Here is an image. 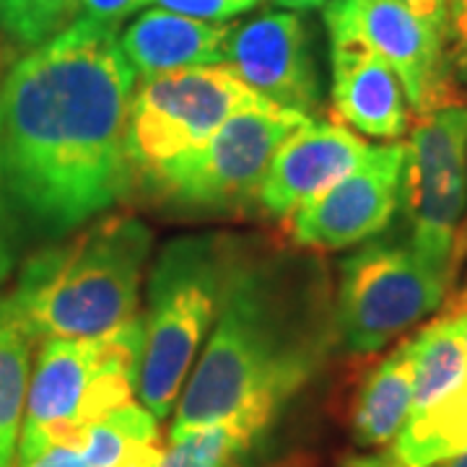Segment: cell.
Listing matches in <instances>:
<instances>
[{
    "label": "cell",
    "mask_w": 467,
    "mask_h": 467,
    "mask_svg": "<svg viewBox=\"0 0 467 467\" xmlns=\"http://www.w3.org/2000/svg\"><path fill=\"white\" fill-rule=\"evenodd\" d=\"M273 3L281 8H288V11H312V8L327 5L330 0H273Z\"/></svg>",
    "instance_id": "f546056e"
},
{
    "label": "cell",
    "mask_w": 467,
    "mask_h": 467,
    "mask_svg": "<svg viewBox=\"0 0 467 467\" xmlns=\"http://www.w3.org/2000/svg\"><path fill=\"white\" fill-rule=\"evenodd\" d=\"M389 451L402 467H429L467 451V379L447 400L408 418Z\"/></svg>",
    "instance_id": "d6986e66"
},
{
    "label": "cell",
    "mask_w": 467,
    "mask_h": 467,
    "mask_svg": "<svg viewBox=\"0 0 467 467\" xmlns=\"http://www.w3.org/2000/svg\"><path fill=\"white\" fill-rule=\"evenodd\" d=\"M333 115L353 133L395 140L410 128V101L398 73L379 55L350 42H330Z\"/></svg>",
    "instance_id": "5bb4252c"
},
{
    "label": "cell",
    "mask_w": 467,
    "mask_h": 467,
    "mask_svg": "<svg viewBox=\"0 0 467 467\" xmlns=\"http://www.w3.org/2000/svg\"><path fill=\"white\" fill-rule=\"evenodd\" d=\"M143 315L101 337L42 340L26 395L16 465L60 441H81L99 418L133 402Z\"/></svg>",
    "instance_id": "5b68a950"
},
{
    "label": "cell",
    "mask_w": 467,
    "mask_h": 467,
    "mask_svg": "<svg viewBox=\"0 0 467 467\" xmlns=\"http://www.w3.org/2000/svg\"><path fill=\"white\" fill-rule=\"evenodd\" d=\"M135 67L117 26L73 18L21 55L0 86V164L14 213L63 239L135 184L125 130Z\"/></svg>",
    "instance_id": "6da1fadb"
},
{
    "label": "cell",
    "mask_w": 467,
    "mask_h": 467,
    "mask_svg": "<svg viewBox=\"0 0 467 467\" xmlns=\"http://www.w3.org/2000/svg\"><path fill=\"white\" fill-rule=\"evenodd\" d=\"M400 211L408 244L450 284L467 257V107L420 115L405 143Z\"/></svg>",
    "instance_id": "52a82bcc"
},
{
    "label": "cell",
    "mask_w": 467,
    "mask_h": 467,
    "mask_svg": "<svg viewBox=\"0 0 467 467\" xmlns=\"http://www.w3.org/2000/svg\"><path fill=\"white\" fill-rule=\"evenodd\" d=\"M76 14L78 0H0V36L29 52L63 32Z\"/></svg>",
    "instance_id": "7402d4cb"
},
{
    "label": "cell",
    "mask_w": 467,
    "mask_h": 467,
    "mask_svg": "<svg viewBox=\"0 0 467 467\" xmlns=\"http://www.w3.org/2000/svg\"><path fill=\"white\" fill-rule=\"evenodd\" d=\"M465 301H467V294H465Z\"/></svg>",
    "instance_id": "1f68e13d"
},
{
    "label": "cell",
    "mask_w": 467,
    "mask_h": 467,
    "mask_svg": "<svg viewBox=\"0 0 467 467\" xmlns=\"http://www.w3.org/2000/svg\"><path fill=\"white\" fill-rule=\"evenodd\" d=\"M11 201L5 195L3 182V164H0V284L14 273L16 265V239H14V221H11Z\"/></svg>",
    "instance_id": "484cf974"
},
{
    "label": "cell",
    "mask_w": 467,
    "mask_h": 467,
    "mask_svg": "<svg viewBox=\"0 0 467 467\" xmlns=\"http://www.w3.org/2000/svg\"><path fill=\"white\" fill-rule=\"evenodd\" d=\"M265 101L226 63L146 76L133 91L125 130L135 177L146 180L201 149L229 117Z\"/></svg>",
    "instance_id": "9c48e42d"
},
{
    "label": "cell",
    "mask_w": 467,
    "mask_h": 467,
    "mask_svg": "<svg viewBox=\"0 0 467 467\" xmlns=\"http://www.w3.org/2000/svg\"><path fill=\"white\" fill-rule=\"evenodd\" d=\"M402 5H408L420 21H426L434 32H439L447 39V11H450V0H400Z\"/></svg>",
    "instance_id": "83f0119b"
},
{
    "label": "cell",
    "mask_w": 467,
    "mask_h": 467,
    "mask_svg": "<svg viewBox=\"0 0 467 467\" xmlns=\"http://www.w3.org/2000/svg\"><path fill=\"white\" fill-rule=\"evenodd\" d=\"M226 66L267 101L315 117L319 112V73L312 36L296 14L267 11L234 26Z\"/></svg>",
    "instance_id": "7c38bea8"
},
{
    "label": "cell",
    "mask_w": 467,
    "mask_h": 467,
    "mask_svg": "<svg viewBox=\"0 0 467 467\" xmlns=\"http://www.w3.org/2000/svg\"><path fill=\"white\" fill-rule=\"evenodd\" d=\"M242 247V236L192 234L167 242L153 260L146 312H140L143 353L135 392L159 420L180 400L192 364L216 325Z\"/></svg>",
    "instance_id": "277c9868"
},
{
    "label": "cell",
    "mask_w": 467,
    "mask_h": 467,
    "mask_svg": "<svg viewBox=\"0 0 467 467\" xmlns=\"http://www.w3.org/2000/svg\"><path fill=\"white\" fill-rule=\"evenodd\" d=\"M416 384V346L413 337L389 350L358 387L350 413V434L358 447L392 444L413 405Z\"/></svg>",
    "instance_id": "2e32d148"
},
{
    "label": "cell",
    "mask_w": 467,
    "mask_h": 467,
    "mask_svg": "<svg viewBox=\"0 0 467 467\" xmlns=\"http://www.w3.org/2000/svg\"><path fill=\"white\" fill-rule=\"evenodd\" d=\"M234 24L201 21L167 8L143 11L119 36L128 63L146 78L167 70L223 66Z\"/></svg>",
    "instance_id": "9a60e30c"
},
{
    "label": "cell",
    "mask_w": 467,
    "mask_h": 467,
    "mask_svg": "<svg viewBox=\"0 0 467 467\" xmlns=\"http://www.w3.org/2000/svg\"><path fill=\"white\" fill-rule=\"evenodd\" d=\"M405 143L368 146L358 167L288 221L294 244L309 252L358 247L392 223L400 208Z\"/></svg>",
    "instance_id": "8fae6325"
},
{
    "label": "cell",
    "mask_w": 467,
    "mask_h": 467,
    "mask_svg": "<svg viewBox=\"0 0 467 467\" xmlns=\"http://www.w3.org/2000/svg\"><path fill=\"white\" fill-rule=\"evenodd\" d=\"M265 436L236 426H205L169 434L161 467H252L254 451Z\"/></svg>",
    "instance_id": "44dd1931"
},
{
    "label": "cell",
    "mask_w": 467,
    "mask_h": 467,
    "mask_svg": "<svg viewBox=\"0 0 467 467\" xmlns=\"http://www.w3.org/2000/svg\"><path fill=\"white\" fill-rule=\"evenodd\" d=\"M368 143L340 122L306 119L278 146L260 187L267 216L291 221L367 156Z\"/></svg>",
    "instance_id": "4fadbf2b"
},
{
    "label": "cell",
    "mask_w": 467,
    "mask_h": 467,
    "mask_svg": "<svg viewBox=\"0 0 467 467\" xmlns=\"http://www.w3.org/2000/svg\"><path fill=\"white\" fill-rule=\"evenodd\" d=\"M450 285L408 239H368L340 263L335 296L337 343L353 356L387 348L434 315Z\"/></svg>",
    "instance_id": "ba28073f"
},
{
    "label": "cell",
    "mask_w": 467,
    "mask_h": 467,
    "mask_svg": "<svg viewBox=\"0 0 467 467\" xmlns=\"http://www.w3.org/2000/svg\"><path fill=\"white\" fill-rule=\"evenodd\" d=\"M153 232L130 213H101L26 257L11 291L36 340L101 337L140 315Z\"/></svg>",
    "instance_id": "3957f363"
},
{
    "label": "cell",
    "mask_w": 467,
    "mask_h": 467,
    "mask_svg": "<svg viewBox=\"0 0 467 467\" xmlns=\"http://www.w3.org/2000/svg\"><path fill=\"white\" fill-rule=\"evenodd\" d=\"M343 467H402L392 451H384V454H356L343 462Z\"/></svg>",
    "instance_id": "f1b7e54d"
},
{
    "label": "cell",
    "mask_w": 467,
    "mask_h": 467,
    "mask_svg": "<svg viewBox=\"0 0 467 467\" xmlns=\"http://www.w3.org/2000/svg\"><path fill=\"white\" fill-rule=\"evenodd\" d=\"M159 447V418L143 405L128 402L91 423L81 436L88 467H128Z\"/></svg>",
    "instance_id": "ffe728a7"
},
{
    "label": "cell",
    "mask_w": 467,
    "mask_h": 467,
    "mask_svg": "<svg viewBox=\"0 0 467 467\" xmlns=\"http://www.w3.org/2000/svg\"><path fill=\"white\" fill-rule=\"evenodd\" d=\"M312 117L273 101L229 117L201 149L156 169L143 182L161 202L187 213H242L260 205V187L278 146Z\"/></svg>",
    "instance_id": "8992f818"
},
{
    "label": "cell",
    "mask_w": 467,
    "mask_h": 467,
    "mask_svg": "<svg viewBox=\"0 0 467 467\" xmlns=\"http://www.w3.org/2000/svg\"><path fill=\"white\" fill-rule=\"evenodd\" d=\"M150 3L167 8L171 14H182L201 21H226L257 8L263 0H149V5Z\"/></svg>",
    "instance_id": "603a6c76"
},
{
    "label": "cell",
    "mask_w": 467,
    "mask_h": 467,
    "mask_svg": "<svg viewBox=\"0 0 467 467\" xmlns=\"http://www.w3.org/2000/svg\"><path fill=\"white\" fill-rule=\"evenodd\" d=\"M333 343L335 299L322 257L244 239L169 434L236 426L265 436Z\"/></svg>",
    "instance_id": "7a4b0ae2"
},
{
    "label": "cell",
    "mask_w": 467,
    "mask_h": 467,
    "mask_svg": "<svg viewBox=\"0 0 467 467\" xmlns=\"http://www.w3.org/2000/svg\"><path fill=\"white\" fill-rule=\"evenodd\" d=\"M16 467H88V462L81 450V441H60V444H50L47 450L34 454L32 460Z\"/></svg>",
    "instance_id": "4316f807"
},
{
    "label": "cell",
    "mask_w": 467,
    "mask_h": 467,
    "mask_svg": "<svg viewBox=\"0 0 467 467\" xmlns=\"http://www.w3.org/2000/svg\"><path fill=\"white\" fill-rule=\"evenodd\" d=\"M325 26L330 42L367 47L389 63L416 115L454 104L447 39L400 0H330Z\"/></svg>",
    "instance_id": "30bf717a"
},
{
    "label": "cell",
    "mask_w": 467,
    "mask_h": 467,
    "mask_svg": "<svg viewBox=\"0 0 467 467\" xmlns=\"http://www.w3.org/2000/svg\"><path fill=\"white\" fill-rule=\"evenodd\" d=\"M429 467H467V451H460V454H451L447 460H439L434 465Z\"/></svg>",
    "instance_id": "4dcf8cb0"
},
{
    "label": "cell",
    "mask_w": 467,
    "mask_h": 467,
    "mask_svg": "<svg viewBox=\"0 0 467 467\" xmlns=\"http://www.w3.org/2000/svg\"><path fill=\"white\" fill-rule=\"evenodd\" d=\"M143 5H149V0H78L76 18H91L107 26H119V21H125Z\"/></svg>",
    "instance_id": "d4e9b609"
},
{
    "label": "cell",
    "mask_w": 467,
    "mask_h": 467,
    "mask_svg": "<svg viewBox=\"0 0 467 467\" xmlns=\"http://www.w3.org/2000/svg\"><path fill=\"white\" fill-rule=\"evenodd\" d=\"M447 63L454 86H467V0H450L447 11Z\"/></svg>",
    "instance_id": "cb8c5ba5"
},
{
    "label": "cell",
    "mask_w": 467,
    "mask_h": 467,
    "mask_svg": "<svg viewBox=\"0 0 467 467\" xmlns=\"http://www.w3.org/2000/svg\"><path fill=\"white\" fill-rule=\"evenodd\" d=\"M34 340L11 294L0 291V467H16Z\"/></svg>",
    "instance_id": "e0dca14e"
},
{
    "label": "cell",
    "mask_w": 467,
    "mask_h": 467,
    "mask_svg": "<svg viewBox=\"0 0 467 467\" xmlns=\"http://www.w3.org/2000/svg\"><path fill=\"white\" fill-rule=\"evenodd\" d=\"M416 346V384L410 416H418L451 392H457L467 379V348L457 312L441 315L413 335ZM408 416V418H410Z\"/></svg>",
    "instance_id": "ac0fdd59"
}]
</instances>
